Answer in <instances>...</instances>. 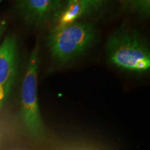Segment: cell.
Listing matches in <instances>:
<instances>
[{
	"mask_svg": "<svg viewBox=\"0 0 150 150\" xmlns=\"http://www.w3.org/2000/svg\"><path fill=\"white\" fill-rule=\"evenodd\" d=\"M106 50L110 61L121 68L136 72H144L149 69V50L136 32L115 33L108 39Z\"/></svg>",
	"mask_w": 150,
	"mask_h": 150,
	"instance_id": "1",
	"label": "cell"
},
{
	"mask_svg": "<svg viewBox=\"0 0 150 150\" xmlns=\"http://www.w3.org/2000/svg\"><path fill=\"white\" fill-rule=\"evenodd\" d=\"M96 38V30L91 23H74L54 29L49 36L48 45L52 57L65 63L79 56L90 47Z\"/></svg>",
	"mask_w": 150,
	"mask_h": 150,
	"instance_id": "2",
	"label": "cell"
},
{
	"mask_svg": "<svg viewBox=\"0 0 150 150\" xmlns=\"http://www.w3.org/2000/svg\"><path fill=\"white\" fill-rule=\"evenodd\" d=\"M38 65L39 48L36 45L30 56L21 88L22 119L30 134L36 138L44 133L37 94Z\"/></svg>",
	"mask_w": 150,
	"mask_h": 150,
	"instance_id": "3",
	"label": "cell"
},
{
	"mask_svg": "<svg viewBox=\"0 0 150 150\" xmlns=\"http://www.w3.org/2000/svg\"><path fill=\"white\" fill-rule=\"evenodd\" d=\"M18 6L26 21L40 27L57 22L63 10V0H18Z\"/></svg>",
	"mask_w": 150,
	"mask_h": 150,
	"instance_id": "4",
	"label": "cell"
},
{
	"mask_svg": "<svg viewBox=\"0 0 150 150\" xmlns=\"http://www.w3.org/2000/svg\"><path fill=\"white\" fill-rule=\"evenodd\" d=\"M18 43L13 35L5 38L0 46V87L4 94L8 91L16 76Z\"/></svg>",
	"mask_w": 150,
	"mask_h": 150,
	"instance_id": "5",
	"label": "cell"
},
{
	"mask_svg": "<svg viewBox=\"0 0 150 150\" xmlns=\"http://www.w3.org/2000/svg\"><path fill=\"white\" fill-rule=\"evenodd\" d=\"M91 9L84 0H67L65 8L60 15L55 29H60L74 24Z\"/></svg>",
	"mask_w": 150,
	"mask_h": 150,
	"instance_id": "6",
	"label": "cell"
},
{
	"mask_svg": "<svg viewBox=\"0 0 150 150\" xmlns=\"http://www.w3.org/2000/svg\"><path fill=\"white\" fill-rule=\"evenodd\" d=\"M131 8L140 13L149 16L150 12V0H129Z\"/></svg>",
	"mask_w": 150,
	"mask_h": 150,
	"instance_id": "7",
	"label": "cell"
},
{
	"mask_svg": "<svg viewBox=\"0 0 150 150\" xmlns=\"http://www.w3.org/2000/svg\"><path fill=\"white\" fill-rule=\"evenodd\" d=\"M87 4L89 6L91 9L95 8V7L98 6L99 5L102 4L106 0H84Z\"/></svg>",
	"mask_w": 150,
	"mask_h": 150,
	"instance_id": "8",
	"label": "cell"
},
{
	"mask_svg": "<svg viewBox=\"0 0 150 150\" xmlns=\"http://www.w3.org/2000/svg\"><path fill=\"white\" fill-rule=\"evenodd\" d=\"M4 95H5L4 91V90H3L2 88L0 87V100H1V99H2L4 98Z\"/></svg>",
	"mask_w": 150,
	"mask_h": 150,
	"instance_id": "9",
	"label": "cell"
},
{
	"mask_svg": "<svg viewBox=\"0 0 150 150\" xmlns=\"http://www.w3.org/2000/svg\"><path fill=\"white\" fill-rule=\"evenodd\" d=\"M4 27L3 25H1V27H0V39H1V37L4 32Z\"/></svg>",
	"mask_w": 150,
	"mask_h": 150,
	"instance_id": "10",
	"label": "cell"
},
{
	"mask_svg": "<svg viewBox=\"0 0 150 150\" xmlns=\"http://www.w3.org/2000/svg\"><path fill=\"white\" fill-rule=\"evenodd\" d=\"M1 1H2V0H0V2H1Z\"/></svg>",
	"mask_w": 150,
	"mask_h": 150,
	"instance_id": "11",
	"label": "cell"
}]
</instances>
